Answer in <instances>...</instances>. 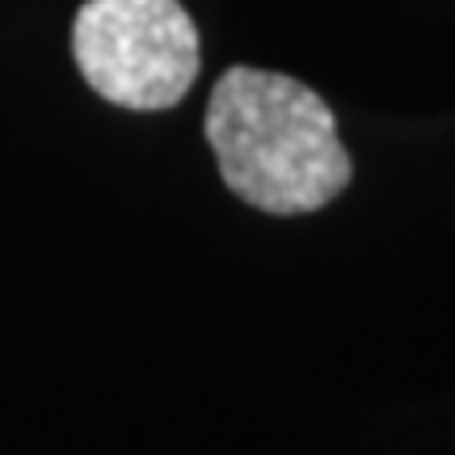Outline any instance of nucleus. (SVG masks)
<instances>
[{
    "instance_id": "obj_1",
    "label": "nucleus",
    "mask_w": 455,
    "mask_h": 455,
    "mask_svg": "<svg viewBox=\"0 0 455 455\" xmlns=\"http://www.w3.org/2000/svg\"><path fill=\"white\" fill-rule=\"evenodd\" d=\"M203 131L224 186L266 215L321 212L355 173L329 101L283 72L228 68Z\"/></svg>"
},
{
    "instance_id": "obj_2",
    "label": "nucleus",
    "mask_w": 455,
    "mask_h": 455,
    "mask_svg": "<svg viewBox=\"0 0 455 455\" xmlns=\"http://www.w3.org/2000/svg\"><path fill=\"white\" fill-rule=\"evenodd\" d=\"M84 84L123 110H169L198 76V30L178 0H84L72 21Z\"/></svg>"
}]
</instances>
